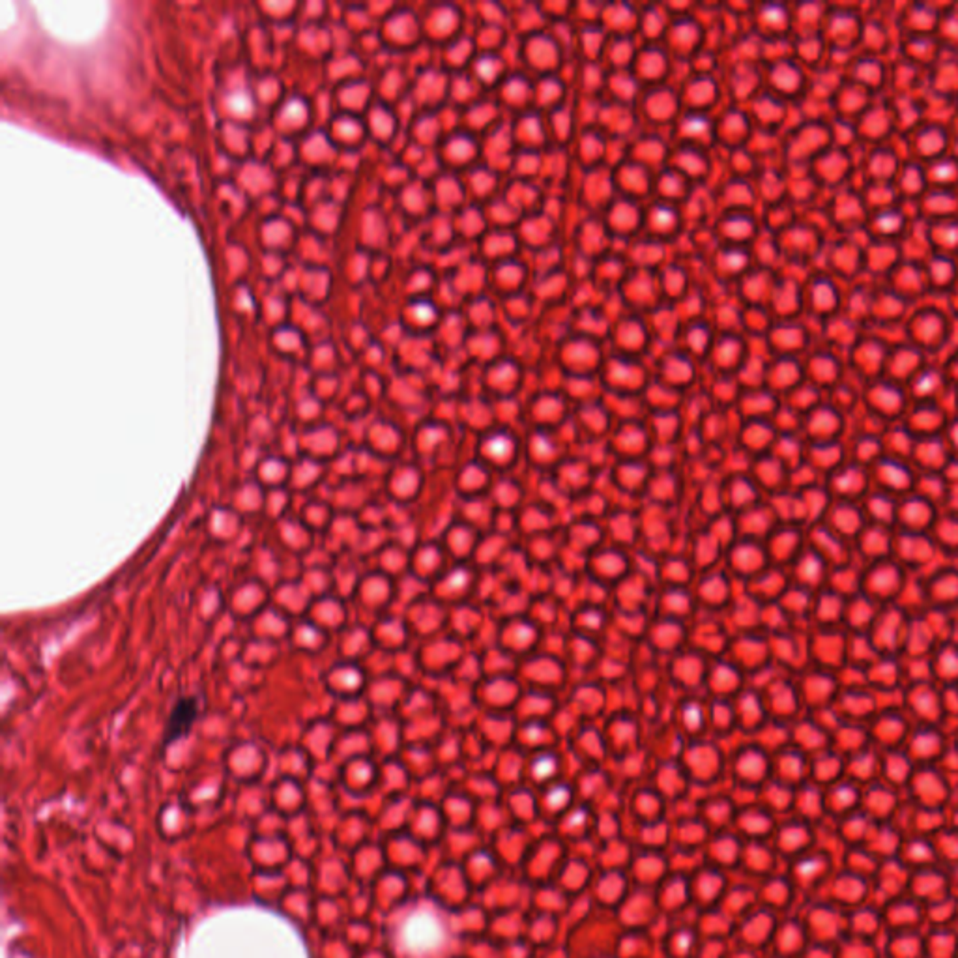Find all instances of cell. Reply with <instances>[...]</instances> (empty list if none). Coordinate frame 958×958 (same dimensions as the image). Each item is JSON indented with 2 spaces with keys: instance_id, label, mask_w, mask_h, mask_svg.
Listing matches in <instances>:
<instances>
[{
  "instance_id": "6da1fadb",
  "label": "cell",
  "mask_w": 958,
  "mask_h": 958,
  "mask_svg": "<svg viewBox=\"0 0 958 958\" xmlns=\"http://www.w3.org/2000/svg\"><path fill=\"white\" fill-rule=\"evenodd\" d=\"M197 714H199L197 697H184L176 702L172 707V714L169 715L165 741L172 743L176 739L184 738L191 730L195 719H197Z\"/></svg>"
}]
</instances>
